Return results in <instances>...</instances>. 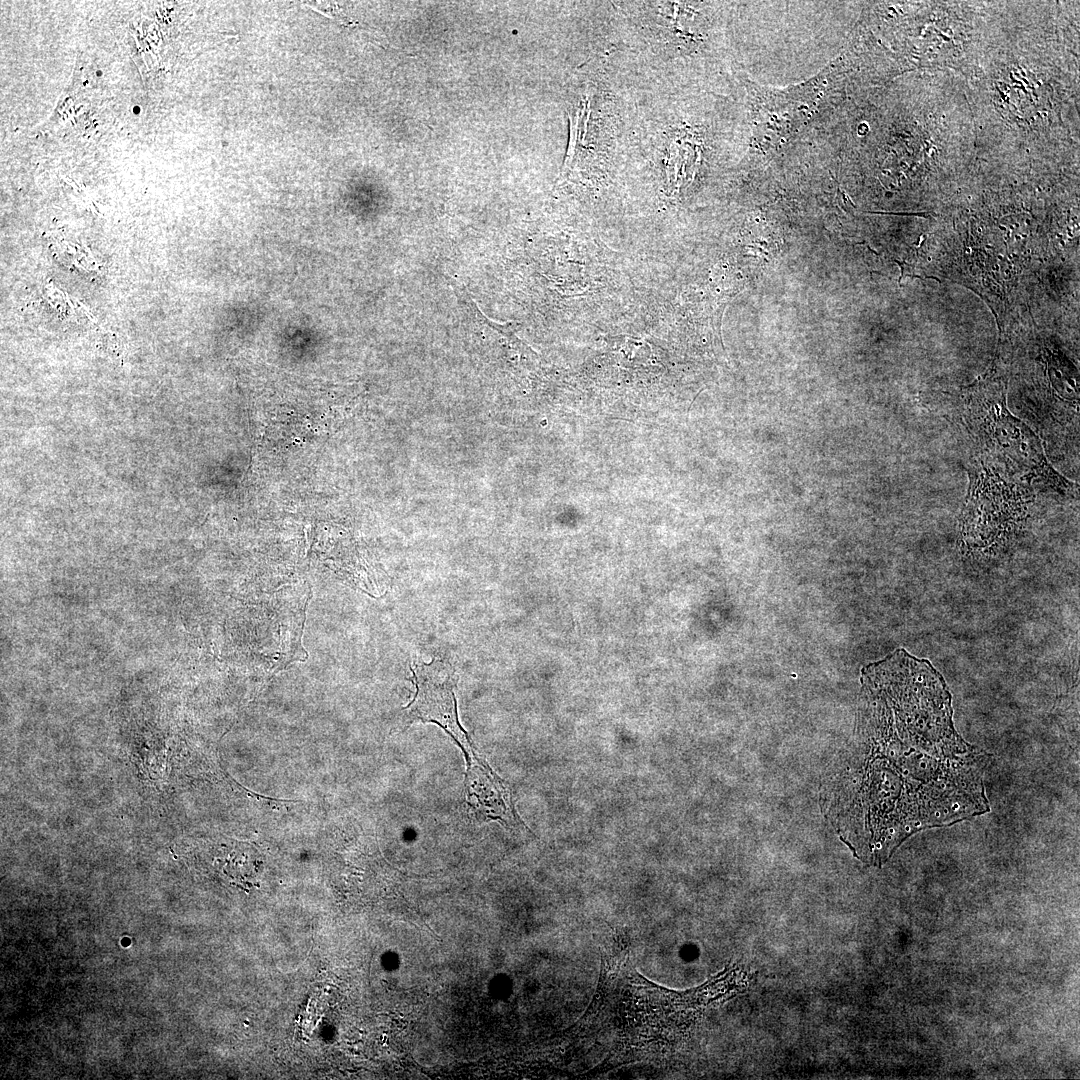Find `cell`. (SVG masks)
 Masks as SVG:
<instances>
[{"label": "cell", "mask_w": 1080, "mask_h": 1080, "mask_svg": "<svg viewBox=\"0 0 1080 1080\" xmlns=\"http://www.w3.org/2000/svg\"><path fill=\"white\" fill-rule=\"evenodd\" d=\"M861 682L853 843L861 860L881 864L919 831L990 811L988 754L957 732L948 685L929 660L899 650Z\"/></svg>", "instance_id": "cell-1"}, {"label": "cell", "mask_w": 1080, "mask_h": 1080, "mask_svg": "<svg viewBox=\"0 0 1080 1080\" xmlns=\"http://www.w3.org/2000/svg\"><path fill=\"white\" fill-rule=\"evenodd\" d=\"M967 408L974 433L1006 466L1055 484L1064 482L1049 466L1038 437L1007 410L1002 384L988 382L974 387Z\"/></svg>", "instance_id": "cell-2"}, {"label": "cell", "mask_w": 1080, "mask_h": 1080, "mask_svg": "<svg viewBox=\"0 0 1080 1080\" xmlns=\"http://www.w3.org/2000/svg\"><path fill=\"white\" fill-rule=\"evenodd\" d=\"M416 693L405 708L410 720L432 722L442 727L462 749L466 761L478 757L467 732L461 726L455 697L457 677L445 660L412 665Z\"/></svg>", "instance_id": "cell-3"}, {"label": "cell", "mask_w": 1080, "mask_h": 1080, "mask_svg": "<svg viewBox=\"0 0 1080 1080\" xmlns=\"http://www.w3.org/2000/svg\"><path fill=\"white\" fill-rule=\"evenodd\" d=\"M465 796L479 819L499 820L507 826L521 823L509 787L480 757L467 763Z\"/></svg>", "instance_id": "cell-4"}, {"label": "cell", "mask_w": 1080, "mask_h": 1080, "mask_svg": "<svg viewBox=\"0 0 1080 1080\" xmlns=\"http://www.w3.org/2000/svg\"><path fill=\"white\" fill-rule=\"evenodd\" d=\"M140 111H141V107H139V106H135V107L133 108V112H134L135 114H138V113H139Z\"/></svg>", "instance_id": "cell-5"}, {"label": "cell", "mask_w": 1080, "mask_h": 1080, "mask_svg": "<svg viewBox=\"0 0 1080 1080\" xmlns=\"http://www.w3.org/2000/svg\"><path fill=\"white\" fill-rule=\"evenodd\" d=\"M96 74H97L98 76H101L102 72L98 70V71L96 72Z\"/></svg>", "instance_id": "cell-6"}]
</instances>
